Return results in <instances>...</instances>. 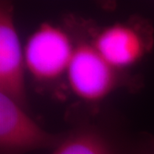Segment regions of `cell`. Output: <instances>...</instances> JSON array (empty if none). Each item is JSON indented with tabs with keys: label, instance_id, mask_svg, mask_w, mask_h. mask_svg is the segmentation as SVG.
<instances>
[{
	"label": "cell",
	"instance_id": "cell-1",
	"mask_svg": "<svg viewBox=\"0 0 154 154\" xmlns=\"http://www.w3.org/2000/svg\"><path fill=\"white\" fill-rule=\"evenodd\" d=\"M75 38V47L66 75L71 93L86 105H97L122 87L134 86L126 72L110 65L99 54L92 40V26L67 22Z\"/></svg>",
	"mask_w": 154,
	"mask_h": 154
},
{
	"label": "cell",
	"instance_id": "cell-2",
	"mask_svg": "<svg viewBox=\"0 0 154 154\" xmlns=\"http://www.w3.org/2000/svg\"><path fill=\"white\" fill-rule=\"evenodd\" d=\"M154 136L128 134L92 116L76 119L50 154H153Z\"/></svg>",
	"mask_w": 154,
	"mask_h": 154
},
{
	"label": "cell",
	"instance_id": "cell-3",
	"mask_svg": "<svg viewBox=\"0 0 154 154\" xmlns=\"http://www.w3.org/2000/svg\"><path fill=\"white\" fill-rule=\"evenodd\" d=\"M75 47V34L68 23L39 24L24 45L27 72L37 85H54L66 78Z\"/></svg>",
	"mask_w": 154,
	"mask_h": 154
},
{
	"label": "cell",
	"instance_id": "cell-4",
	"mask_svg": "<svg viewBox=\"0 0 154 154\" xmlns=\"http://www.w3.org/2000/svg\"><path fill=\"white\" fill-rule=\"evenodd\" d=\"M92 40L99 54L119 71L138 64L152 51L154 28L147 20L134 17L104 28H93Z\"/></svg>",
	"mask_w": 154,
	"mask_h": 154
},
{
	"label": "cell",
	"instance_id": "cell-5",
	"mask_svg": "<svg viewBox=\"0 0 154 154\" xmlns=\"http://www.w3.org/2000/svg\"><path fill=\"white\" fill-rule=\"evenodd\" d=\"M65 132L44 129L28 115V110L0 94V154H27L55 149Z\"/></svg>",
	"mask_w": 154,
	"mask_h": 154
},
{
	"label": "cell",
	"instance_id": "cell-6",
	"mask_svg": "<svg viewBox=\"0 0 154 154\" xmlns=\"http://www.w3.org/2000/svg\"><path fill=\"white\" fill-rule=\"evenodd\" d=\"M27 73L24 45L17 31L14 6L0 4V94L16 101L28 110Z\"/></svg>",
	"mask_w": 154,
	"mask_h": 154
},
{
	"label": "cell",
	"instance_id": "cell-7",
	"mask_svg": "<svg viewBox=\"0 0 154 154\" xmlns=\"http://www.w3.org/2000/svg\"><path fill=\"white\" fill-rule=\"evenodd\" d=\"M153 154H154V153H153Z\"/></svg>",
	"mask_w": 154,
	"mask_h": 154
}]
</instances>
